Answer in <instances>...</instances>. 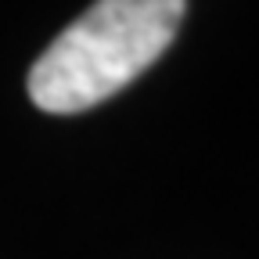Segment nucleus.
Listing matches in <instances>:
<instances>
[{
    "label": "nucleus",
    "mask_w": 259,
    "mask_h": 259,
    "mask_svg": "<svg viewBox=\"0 0 259 259\" xmlns=\"http://www.w3.org/2000/svg\"><path fill=\"white\" fill-rule=\"evenodd\" d=\"M184 15V0H101L87 8L32 61V105L76 115L108 101L173 44Z\"/></svg>",
    "instance_id": "f257e3e1"
}]
</instances>
